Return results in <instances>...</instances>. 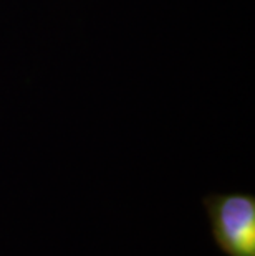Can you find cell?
<instances>
[{"label": "cell", "instance_id": "cell-1", "mask_svg": "<svg viewBox=\"0 0 255 256\" xmlns=\"http://www.w3.org/2000/svg\"><path fill=\"white\" fill-rule=\"evenodd\" d=\"M212 242L224 256H255V195L212 192L202 197Z\"/></svg>", "mask_w": 255, "mask_h": 256}]
</instances>
